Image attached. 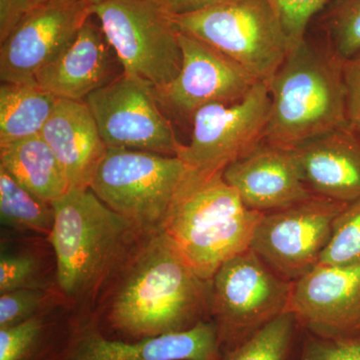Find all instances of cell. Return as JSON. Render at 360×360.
I'll return each instance as SVG.
<instances>
[{"label":"cell","instance_id":"cell-1","mask_svg":"<svg viewBox=\"0 0 360 360\" xmlns=\"http://www.w3.org/2000/svg\"><path fill=\"white\" fill-rule=\"evenodd\" d=\"M203 281L162 231L148 232L117 272L90 321L110 340L139 341L212 321Z\"/></svg>","mask_w":360,"mask_h":360},{"label":"cell","instance_id":"cell-2","mask_svg":"<svg viewBox=\"0 0 360 360\" xmlns=\"http://www.w3.org/2000/svg\"><path fill=\"white\" fill-rule=\"evenodd\" d=\"M51 240L58 286L70 307L90 314L148 232L118 214L90 189H70L52 203Z\"/></svg>","mask_w":360,"mask_h":360},{"label":"cell","instance_id":"cell-3","mask_svg":"<svg viewBox=\"0 0 360 360\" xmlns=\"http://www.w3.org/2000/svg\"><path fill=\"white\" fill-rule=\"evenodd\" d=\"M270 96L264 141L284 148L347 127L343 59L305 37L267 82Z\"/></svg>","mask_w":360,"mask_h":360},{"label":"cell","instance_id":"cell-4","mask_svg":"<svg viewBox=\"0 0 360 360\" xmlns=\"http://www.w3.org/2000/svg\"><path fill=\"white\" fill-rule=\"evenodd\" d=\"M262 214L243 203L224 172L187 169L161 231L194 272L210 281L224 262L250 250Z\"/></svg>","mask_w":360,"mask_h":360},{"label":"cell","instance_id":"cell-5","mask_svg":"<svg viewBox=\"0 0 360 360\" xmlns=\"http://www.w3.org/2000/svg\"><path fill=\"white\" fill-rule=\"evenodd\" d=\"M170 18L179 32L221 52L265 84L295 45L269 0H225Z\"/></svg>","mask_w":360,"mask_h":360},{"label":"cell","instance_id":"cell-6","mask_svg":"<svg viewBox=\"0 0 360 360\" xmlns=\"http://www.w3.org/2000/svg\"><path fill=\"white\" fill-rule=\"evenodd\" d=\"M187 168L177 156L108 148L90 191L144 232L161 231Z\"/></svg>","mask_w":360,"mask_h":360},{"label":"cell","instance_id":"cell-7","mask_svg":"<svg viewBox=\"0 0 360 360\" xmlns=\"http://www.w3.org/2000/svg\"><path fill=\"white\" fill-rule=\"evenodd\" d=\"M91 11L124 75L142 78L155 89L179 75V30L153 0H103L91 6Z\"/></svg>","mask_w":360,"mask_h":360},{"label":"cell","instance_id":"cell-8","mask_svg":"<svg viewBox=\"0 0 360 360\" xmlns=\"http://www.w3.org/2000/svg\"><path fill=\"white\" fill-rule=\"evenodd\" d=\"M292 283L270 269L251 248L227 260L210 281V319L220 347L245 340L288 311Z\"/></svg>","mask_w":360,"mask_h":360},{"label":"cell","instance_id":"cell-9","mask_svg":"<svg viewBox=\"0 0 360 360\" xmlns=\"http://www.w3.org/2000/svg\"><path fill=\"white\" fill-rule=\"evenodd\" d=\"M270 103L269 86L258 82L236 103L203 106L191 118V141L181 144L177 158L191 172H224L264 141Z\"/></svg>","mask_w":360,"mask_h":360},{"label":"cell","instance_id":"cell-10","mask_svg":"<svg viewBox=\"0 0 360 360\" xmlns=\"http://www.w3.org/2000/svg\"><path fill=\"white\" fill-rule=\"evenodd\" d=\"M84 101L108 148L169 156L179 153L182 143L150 82L122 72Z\"/></svg>","mask_w":360,"mask_h":360},{"label":"cell","instance_id":"cell-11","mask_svg":"<svg viewBox=\"0 0 360 360\" xmlns=\"http://www.w3.org/2000/svg\"><path fill=\"white\" fill-rule=\"evenodd\" d=\"M347 205L312 195L283 210L264 213L250 248L286 281H297L319 264L333 222Z\"/></svg>","mask_w":360,"mask_h":360},{"label":"cell","instance_id":"cell-12","mask_svg":"<svg viewBox=\"0 0 360 360\" xmlns=\"http://www.w3.org/2000/svg\"><path fill=\"white\" fill-rule=\"evenodd\" d=\"M91 15L89 0L39 4L1 42V84H35L37 73L68 49Z\"/></svg>","mask_w":360,"mask_h":360},{"label":"cell","instance_id":"cell-13","mask_svg":"<svg viewBox=\"0 0 360 360\" xmlns=\"http://www.w3.org/2000/svg\"><path fill=\"white\" fill-rule=\"evenodd\" d=\"M182 65L170 84L155 89L163 111L189 120L203 106L236 103L260 82L229 56L179 32Z\"/></svg>","mask_w":360,"mask_h":360},{"label":"cell","instance_id":"cell-14","mask_svg":"<svg viewBox=\"0 0 360 360\" xmlns=\"http://www.w3.org/2000/svg\"><path fill=\"white\" fill-rule=\"evenodd\" d=\"M288 311L311 335L338 338L360 331V264H319L293 281Z\"/></svg>","mask_w":360,"mask_h":360},{"label":"cell","instance_id":"cell-15","mask_svg":"<svg viewBox=\"0 0 360 360\" xmlns=\"http://www.w3.org/2000/svg\"><path fill=\"white\" fill-rule=\"evenodd\" d=\"M219 352L213 321L182 333L129 342L105 338L85 314L65 360H219Z\"/></svg>","mask_w":360,"mask_h":360},{"label":"cell","instance_id":"cell-16","mask_svg":"<svg viewBox=\"0 0 360 360\" xmlns=\"http://www.w3.org/2000/svg\"><path fill=\"white\" fill-rule=\"evenodd\" d=\"M250 210L266 213L283 210L314 195L303 181L293 149L262 141L224 172Z\"/></svg>","mask_w":360,"mask_h":360},{"label":"cell","instance_id":"cell-17","mask_svg":"<svg viewBox=\"0 0 360 360\" xmlns=\"http://www.w3.org/2000/svg\"><path fill=\"white\" fill-rule=\"evenodd\" d=\"M122 72L101 26L89 20L68 49L37 73L35 84L58 98L84 101Z\"/></svg>","mask_w":360,"mask_h":360},{"label":"cell","instance_id":"cell-18","mask_svg":"<svg viewBox=\"0 0 360 360\" xmlns=\"http://www.w3.org/2000/svg\"><path fill=\"white\" fill-rule=\"evenodd\" d=\"M304 184L314 195L340 202L360 198V134L343 127L293 148Z\"/></svg>","mask_w":360,"mask_h":360},{"label":"cell","instance_id":"cell-19","mask_svg":"<svg viewBox=\"0 0 360 360\" xmlns=\"http://www.w3.org/2000/svg\"><path fill=\"white\" fill-rule=\"evenodd\" d=\"M40 136L58 158L71 189H89L108 148L86 103L58 98Z\"/></svg>","mask_w":360,"mask_h":360},{"label":"cell","instance_id":"cell-20","mask_svg":"<svg viewBox=\"0 0 360 360\" xmlns=\"http://www.w3.org/2000/svg\"><path fill=\"white\" fill-rule=\"evenodd\" d=\"M84 315L61 302L0 329V360H65Z\"/></svg>","mask_w":360,"mask_h":360},{"label":"cell","instance_id":"cell-21","mask_svg":"<svg viewBox=\"0 0 360 360\" xmlns=\"http://www.w3.org/2000/svg\"><path fill=\"white\" fill-rule=\"evenodd\" d=\"M0 168L51 205L71 189L60 163L40 135L0 144Z\"/></svg>","mask_w":360,"mask_h":360},{"label":"cell","instance_id":"cell-22","mask_svg":"<svg viewBox=\"0 0 360 360\" xmlns=\"http://www.w3.org/2000/svg\"><path fill=\"white\" fill-rule=\"evenodd\" d=\"M0 248V295L58 290V259L49 238L2 234Z\"/></svg>","mask_w":360,"mask_h":360},{"label":"cell","instance_id":"cell-23","mask_svg":"<svg viewBox=\"0 0 360 360\" xmlns=\"http://www.w3.org/2000/svg\"><path fill=\"white\" fill-rule=\"evenodd\" d=\"M58 97L37 84L0 85V144L41 134Z\"/></svg>","mask_w":360,"mask_h":360},{"label":"cell","instance_id":"cell-24","mask_svg":"<svg viewBox=\"0 0 360 360\" xmlns=\"http://www.w3.org/2000/svg\"><path fill=\"white\" fill-rule=\"evenodd\" d=\"M0 220L2 234L49 238L54 225L53 206L26 191L0 168Z\"/></svg>","mask_w":360,"mask_h":360},{"label":"cell","instance_id":"cell-25","mask_svg":"<svg viewBox=\"0 0 360 360\" xmlns=\"http://www.w3.org/2000/svg\"><path fill=\"white\" fill-rule=\"evenodd\" d=\"M297 324L292 312H283L238 345L220 347L219 360H288Z\"/></svg>","mask_w":360,"mask_h":360},{"label":"cell","instance_id":"cell-26","mask_svg":"<svg viewBox=\"0 0 360 360\" xmlns=\"http://www.w3.org/2000/svg\"><path fill=\"white\" fill-rule=\"evenodd\" d=\"M322 44L338 58L360 51V0H331L319 20Z\"/></svg>","mask_w":360,"mask_h":360},{"label":"cell","instance_id":"cell-27","mask_svg":"<svg viewBox=\"0 0 360 360\" xmlns=\"http://www.w3.org/2000/svg\"><path fill=\"white\" fill-rule=\"evenodd\" d=\"M319 264H360V198L347 203L333 222V233Z\"/></svg>","mask_w":360,"mask_h":360},{"label":"cell","instance_id":"cell-28","mask_svg":"<svg viewBox=\"0 0 360 360\" xmlns=\"http://www.w3.org/2000/svg\"><path fill=\"white\" fill-rule=\"evenodd\" d=\"M66 302L58 290H18L0 295V329L18 326L39 311Z\"/></svg>","mask_w":360,"mask_h":360},{"label":"cell","instance_id":"cell-29","mask_svg":"<svg viewBox=\"0 0 360 360\" xmlns=\"http://www.w3.org/2000/svg\"><path fill=\"white\" fill-rule=\"evenodd\" d=\"M295 45L307 37L310 21L331 0H269Z\"/></svg>","mask_w":360,"mask_h":360},{"label":"cell","instance_id":"cell-30","mask_svg":"<svg viewBox=\"0 0 360 360\" xmlns=\"http://www.w3.org/2000/svg\"><path fill=\"white\" fill-rule=\"evenodd\" d=\"M300 360H360V331L338 338L310 333L303 345Z\"/></svg>","mask_w":360,"mask_h":360},{"label":"cell","instance_id":"cell-31","mask_svg":"<svg viewBox=\"0 0 360 360\" xmlns=\"http://www.w3.org/2000/svg\"><path fill=\"white\" fill-rule=\"evenodd\" d=\"M348 127L360 134V51L343 60Z\"/></svg>","mask_w":360,"mask_h":360},{"label":"cell","instance_id":"cell-32","mask_svg":"<svg viewBox=\"0 0 360 360\" xmlns=\"http://www.w3.org/2000/svg\"><path fill=\"white\" fill-rule=\"evenodd\" d=\"M44 1L39 0H0V42L22 22L33 9Z\"/></svg>","mask_w":360,"mask_h":360},{"label":"cell","instance_id":"cell-33","mask_svg":"<svg viewBox=\"0 0 360 360\" xmlns=\"http://www.w3.org/2000/svg\"><path fill=\"white\" fill-rule=\"evenodd\" d=\"M161 11L170 16L198 13L225 0H153Z\"/></svg>","mask_w":360,"mask_h":360},{"label":"cell","instance_id":"cell-34","mask_svg":"<svg viewBox=\"0 0 360 360\" xmlns=\"http://www.w3.org/2000/svg\"><path fill=\"white\" fill-rule=\"evenodd\" d=\"M90 4H91V6H94V4H98V2L103 1V0H89Z\"/></svg>","mask_w":360,"mask_h":360},{"label":"cell","instance_id":"cell-35","mask_svg":"<svg viewBox=\"0 0 360 360\" xmlns=\"http://www.w3.org/2000/svg\"><path fill=\"white\" fill-rule=\"evenodd\" d=\"M39 1H46V0H39Z\"/></svg>","mask_w":360,"mask_h":360}]
</instances>
